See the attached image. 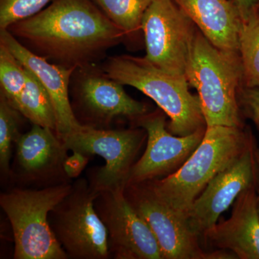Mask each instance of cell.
<instances>
[{"label": "cell", "mask_w": 259, "mask_h": 259, "mask_svg": "<svg viewBox=\"0 0 259 259\" xmlns=\"http://www.w3.org/2000/svg\"><path fill=\"white\" fill-rule=\"evenodd\" d=\"M7 30L38 55L76 69L127 36L92 0H53Z\"/></svg>", "instance_id": "cell-1"}, {"label": "cell", "mask_w": 259, "mask_h": 259, "mask_svg": "<svg viewBox=\"0 0 259 259\" xmlns=\"http://www.w3.org/2000/svg\"><path fill=\"white\" fill-rule=\"evenodd\" d=\"M253 143L243 127L207 126L202 142L177 171L148 182L160 199L186 216L209 182Z\"/></svg>", "instance_id": "cell-2"}, {"label": "cell", "mask_w": 259, "mask_h": 259, "mask_svg": "<svg viewBox=\"0 0 259 259\" xmlns=\"http://www.w3.org/2000/svg\"><path fill=\"white\" fill-rule=\"evenodd\" d=\"M185 76L197 90L207 127H243L238 100L243 81L239 53L214 47L197 28Z\"/></svg>", "instance_id": "cell-3"}, {"label": "cell", "mask_w": 259, "mask_h": 259, "mask_svg": "<svg viewBox=\"0 0 259 259\" xmlns=\"http://www.w3.org/2000/svg\"><path fill=\"white\" fill-rule=\"evenodd\" d=\"M104 74L137 89L156 102L169 117L167 127L172 134L188 136L207 127L199 97L190 93L186 76L162 71L145 57L128 55L110 58L104 66Z\"/></svg>", "instance_id": "cell-4"}, {"label": "cell", "mask_w": 259, "mask_h": 259, "mask_svg": "<svg viewBox=\"0 0 259 259\" xmlns=\"http://www.w3.org/2000/svg\"><path fill=\"white\" fill-rule=\"evenodd\" d=\"M73 185L63 183L41 190L14 189L0 195L14 236L15 259L69 258L51 229V211L70 193Z\"/></svg>", "instance_id": "cell-5"}, {"label": "cell", "mask_w": 259, "mask_h": 259, "mask_svg": "<svg viewBox=\"0 0 259 259\" xmlns=\"http://www.w3.org/2000/svg\"><path fill=\"white\" fill-rule=\"evenodd\" d=\"M97 195L98 192L81 179L50 213L51 229L69 258L110 256L107 228L95 207Z\"/></svg>", "instance_id": "cell-6"}, {"label": "cell", "mask_w": 259, "mask_h": 259, "mask_svg": "<svg viewBox=\"0 0 259 259\" xmlns=\"http://www.w3.org/2000/svg\"><path fill=\"white\" fill-rule=\"evenodd\" d=\"M124 193L152 231L163 259L236 258L226 250L204 251L199 243L200 238L191 230L185 214L160 199L149 182L126 185Z\"/></svg>", "instance_id": "cell-7"}, {"label": "cell", "mask_w": 259, "mask_h": 259, "mask_svg": "<svg viewBox=\"0 0 259 259\" xmlns=\"http://www.w3.org/2000/svg\"><path fill=\"white\" fill-rule=\"evenodd\" d=\"M197 29L174 0H154L141 21L146 44L144 57L162 71L185 76Z\"/></svg>", "instance_id": "cell-8"}, {"label": "cell", "mask_w": 259, "mask_h": 259, "mask_svg": "<svg viewBox=\"0 0 259 259\" xmlns=\"http://www.w3.org/2000/svg\"><path fill=\"white\" fill-rule=\"evenodd\" d=\"M142 129L105 130L82 125L62 140L68 150L89 156L97 155L105 160V166L97 171L90 185L101 191L125 187L135 159L145 139Z\"/></svg>", "instance_id": "cell-9"}, {"label": "cell", "mask_w": 259, "mask_h": 259, "mask_svg": "<svg viewBox=\"0 0 259 259\" xmlns=\"http://www.w3.org/2000/svg\"><path fill=\"white\" fill-rule=\"evenodd\" d=\"M124 188L99 191L95 200L108 233L110 254L119 259H163L154 235L130 204Z\"/></svg>", "instance_id": "cell-10"}, {"label": "cell", "mask_w": 259, "mask_h": 259, "mask_svg": "<svg viewBox=\"0 0 259 259\" xmlns=\"http://www.w3.org/2000/svg\"><path fill=\"white\" fill-rule=\"evenodd\" d=\"M139 126L146 131L147 146L131 168L125 186L164 178L175 173L198 147L206 131L205 127L188 136H175L166 128V117L161 112L140 117Z\"/></svg>", "instance_id": "cell-11"}, {"label": "cell", "mask_w": 259, "mask_h": 259, "mask_svg": "<svg viewBox=\"0 0 259 259\" xmlns=\"http://www.w3.org/2000/svg\"><path fill=\"white\" fill-rule=\"evenodd\" d=\"M255 142L218 174L194 201L186 214L191 230L202 238L212 228L242 192L258 184Z\"/></svg>", "instance_id": "cell-12"}, {"label": "cell", "mask_w": 259, "mask_h": 259, "mask_svg": "<svg viewBox=\"0 0 259 259\" xmlns=\"http://www.w3.org/2000/svg\"><path fill=\"white\" fill-rule=\"evenodd\" d=\"M0 42L11 51L25 69L35 75L50 95L56 112L58 137L62 141L81 127L83 124L76 118L69 100L70 79L76 69L51 64L23 45L8 30H0Z\"/></svg>", "instance_id": "cell-13"}, {"label": "cell", "mask_w": 259, "mask_h": 259, "mask_svg": "<svg viewBox=\"0 0 259 259\" xmlns=\"http://www.w3.org/2000/svg\"><path fill=\"white\" fill-rule=\"evenodd\" d=\"M250 186L239 194L231 218L216 223L204 233L206 244L226 250L236 258L259 259V214L256 187Z\"/></svg>", "instance_id": "cell-14"}, {"label": "cell", "mask_w": 259, "mask_h": 259, "mask_svg": "<svg viewBox=\"0 0 259 259\" xmlns=\"http://www.w3.org/2000/svg\"><path fill=\"white\" fill-rule=\"evenodd\" d=\"M67 151L55 131L32 125V128L20 135L16 141L17 173L24 180L32 182L66 175L64 164L68 157Z\"/></svg>", "instance_id": "cell-15"}, {"label": "cell", "mask_w": 259, "mask_h": 259, "mask_svg": "<svg viewBox=\"0 0 259 259\" xmlns=\"http://www.w3.org/2000/svg\"><path fill=\"white\" fill-rule=\"evenodd\" d=\"M79 85V101L87 115L100 123L117 117L139 118L148 113L145 104L130 97L124 85L106 74L90 73L83 76Z\"/></svg>", "instance_id": "cell-16"}, {"label": "cell", "mask_w": 259, "mask_h": 259, "mask_svg": "<svg viewBox=\"0 0 259 259\" xmlns=\"http://www.w3.org/2000/svg\"><path fill=\"white\" fill-rule=\"evenodd\" d=\"M218 49L238 52L242 17L232 0H174Z\"/></svg>", "instance_id": "cell-17"}, {"label": "cell", "mask_w": 259, "mask_h": 259, "mask_svg": "<svg viewBox=\"0 0 259 259\" xmlns=\"http://www.w3.org/2000/svg\"><path fill=\"white\" fill-rule=\"evenodd\" d=\"M14 107L32 125L56 131V117L50 95L35 75L27 69V81Z\"/></svg>", "instance_id": "cell-18"}, {"label": "cell", "mask_w": 259, "mask_h": 259, "mask_svg": "<svg viewBox=\"0 0 259 259\" xmlns=\"http://www.w3.org/2000/svg\"><path fill=\"white\" fill-rule=\"evenodd\" d=\"M238 53L245 88L259 89V11L258 5L242 19Z\"/></svg>", "instance_id": "cell-19"}, {"label": "cell", "mask_w": 259, "mask_h": 259, "mask_svg": "<svg viewBox=\"0 0 259 259\" xmlns=\"http://www.w3.org/2000/svg\"><path fill=\"white\" fill-rule=\"evenodd\" d=\"M127 36L141 30L145 12L154 0H93Z\"/></svg>", "instance_id": "cell-20"}, {"label": "cell", "mask_w": 259, "mask_h": 259, "mask_svg": "<svg viewBox=\"0 0 259 259\" xmlns=\"http://www.w3.org/2000/svg\"><path fill=\"white\" fill-rule=\"evenodd\" d=\"M27 81V69L3 42H0L1 93L14 107Z\"/></svg>", "instance_id": "cell-21"}, {"label": "cell", "mask_w": 259, "mask_h": 259, "mask_svg": "<svg viewBox=\"0 0 259 259\" xmlns=\"http://www.w3.org/2000/svg\"><path fill=\"white\" fill-rule=\"evenodd\" d=\"M20 112L15 108L6 97L0 95V167L3 175L10 173L13 143H16L19 135Z\"/></svg>", "instance_id": "cell-22"}, {"label": "cell", "mask_w": 259, "mask_h": 259, "mask_svg": "<svg viewBox=\"0 0 259 259\" xmlns=\"http://www.w3.org/2000/svg\"><path fill=\"white\" fill-rule=\"evenodd\" d=\"M53 0H0V30L34 16Z\"/></svg>", "instance_id": "cell-23"}, {"label": "cell", "mask_w": 259, "mask_h": 259, "mask_svg": "<svg viewBox=\"0 0 259 259\" xmlns=\"http://www.w3.org/2000/svg\"><path fill=\"white\" fill-rule=\"evenodd\" d=\"M238 100L241 112L253 121L259 132V89H241Z\"/></svg>", "instance_id": "cell-24"}, {"label": "cell", "mask_w": 259, "mask_h": 259, "mask_svg": "<svg viewBox=\"0 0 259 259\" xmlns=\"http://www.w3.org/2000/svg\"><path fill=\"white\" fill-rule=\"evenodd\" d=\"M89 156L79 152H74L71 156L65 160L64 168L66 177L74 178L79 177L86 165L88 164Z\"/></svg>", "instance_id": "cell-25"}, {"label": "cell", "mask_w": 259, "mask_h": 259, "mask_svg": "<svg viewBox=\"0 0 259 259\" xmlns=\"http://www.w3.org/2000/svg\"><path fill=\"white\" fill-rule=\"evenodd\" d=\"M232 2L239 10L242 19L245 18L257 6L256 0H232Z\"/></svg>", "instance_id": "cell-26"}, {"label": "cell", "mask_w": 259, "mask_h": 259, "mask_svg": "<svg viewBox=\"0 0 259 259\" xmlns=\"http://www.w3.org/2000/svg\"><path fill=\"white\" fill-rule=\"evenodd\" d=\"M255 157H256L257 166H258V193H257V206L259 214V148L255 149Z\"/></svg>", "instance_id": "cell-27"}, {"label": "cell", "mask_w": 259, "mask_h": 259, "mask_svg": "<svg viewBox=\"0 0 259 259\" xmlns=\"http://www.w3.org/2000/svg\"><path fill=\"white\" fill-rule=\"evenodd\" d=\"M258 11H259V6H258Z\"/></svg>", "instance_id": "cell-28"}]
</instances>
